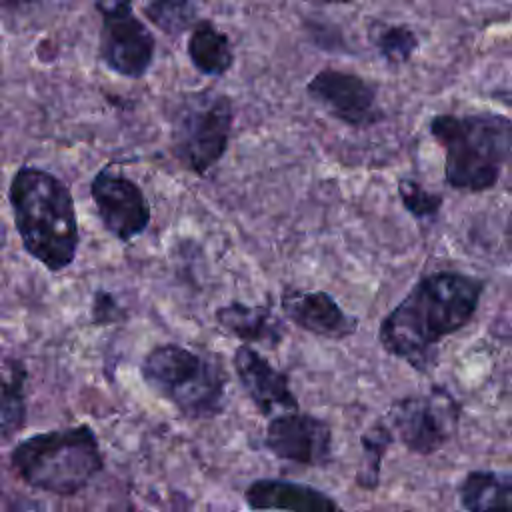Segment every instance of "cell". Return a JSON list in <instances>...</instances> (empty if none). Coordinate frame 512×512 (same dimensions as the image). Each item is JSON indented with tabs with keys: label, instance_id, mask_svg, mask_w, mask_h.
<instances>
[{
	"label": "cell",
	"instance_id": "cell-18",
	"mask_svg": "<svg viewBox=\"0 0 512 512\" xmlns=\"http://www.w3.org/2000/svg\"><path fill=\"white\" fill-rule=\"evenodd\" d=\"M188 58L204 76H224L234 64L230 40L210 22H198L188 38Z\"/></svg>",
	"mask_w": 512,
	"mask_h": 512
},
{
	"label": "cell",
	"instance_id": "cell-23",
	"mask_svg": "<svg viewBox=\"0 0 512 512\" xmlns=\"http://www.w3.org/2000/svg\"><path fill=\"white\" fill-rule=\"evenodd\" d=\"M90 314H92L94 324H110V322H116L124 312L112 292L96 290L92 296Z\"/></svg>",
	"mask_w": 512,
	"mask_h": 512
},
{
	"label": "cell",
	"instance_id": "cell-10",
	"mask_svg": "<svg viewBox=\"0 0 512 512\" xmlns=\"http://www.w3.org/2000/svg\"><path fill=\"white\" fill-rule=\"evenodd\" d=\"M90 194L98 218L108 234L120 242H132L150 224L152 210L142 188L116 168H100L92 182Z\"/></svg>",
	"mask_w": 512,
	"mask_h": 512
},
{
	"label": "cell",
	"instance_id": "cell-16",
	"mask_svg": "<svg viewBox=\"0 0 512 512\" xmlns=\"http://www.w3.org/2000/svg\"><path fill=\"white\" fill-rule=\"evenodd\" d=\"M458 504L468 512L512 510V472L476 468L468 470L456 488Z\"/></svg>",
	"mask_w": 512,
	"mask_h": 512
},
{
	"label": "cell",
	"instance_id": "cell-13",
	"mask_svg": "<svg viewBox=\"0 0 512 512\" xmlns=\"http://www.w3.org/2000/svg\"><path fill=\"white\" fill-rule=\"evenodd\" d=\"M100 56L106 66L126 78H140L154 58V36L130 12L104 16Z\"/></svg>",
	"mask_w": 512,
	"mask_h": 512
},
{
	"label": "cell",
	"instance_id": "cell-17",
	"mask_svg": "<svg viewBox=\"0 0 512 512\" xmlns=\"http://www.w3.org/2000/svg\"><path fill=\"white\" fill-rule=\"evenodd\" d=\"M26 364L0 350V436L10 438L26 424Z\"/></svg>",
	"mask_w": 512,
	"mask_h": 512
},
{
	"label": "cell",
	"instance_id": "cell-26",
	"mask_svg": "<svg viewBox=\"0 0 512 512\" xmlns=\"http://www.w3.org/2000/svg\"><path fill=\"white\" fill-rule=\"evenodd\" d=\"M16 2H24V0H0V4H16Z\"/></svg>",
	"mask_w": 512,
	"mask_h": 512
},
{
	"label": "cell",
	"instance_id": "cell-25",
	"mask_svg": "<svg viewBox=\"0 0 512 512\" xmlns=\"http://www.w3.org/2000/svg\"><path fill=\"white\" fill-rule=\"evenodd\" d=\"M306 2H312V4H348L352 0H306Z\"/></svg>",
	"mask_w": 512,
	"mask_h": 512
},
{
	"label": "cell",
	"instance_id": "cell-21",
	"mask_svg": "<svg viewBox=\"0 0 512 512\" xmlns=\"http://www.w3.org/2000/svg\"><path fill=\"white\" fill-rule=\"evenodd\" d=\"M396 190H398V198H400L404 210L414 220L434 218L444 204V196L440 192H434V190L426 188L422 182L408 178V176L398 180Z\"/></svg>",
	"mask_w": 512,
	"mask_h": 512
},
{
	"label": "cell",
	"instance_id": "cell-11",
	"mask_svg": "<svg viewBox=\"0 0 512 512\" xmlns=\"http://www.w3.org/2000/svg\"><path fill=\"white\" fill-rule=\"evenodd\" d=\"M280 310L282 316L302 332L326 340L350 338L360 324V320L354 314H348L326 290L284 286L280 294Z\"/></svg>",
	"mask_w": 512,
	"mask_h": 512
},
{
	"label": "cell",
	"instance_id": "cell-4",
	"mask_svg": "<svg viewBox=\"0 0 512 512\" xmlns=\"http://www.w3.org/2000/svg\"><path fill=\"white\" fill-rule=\"evenodd\" d=\"M10 464L24 484L56 496H74L104 468L98 438L86 424L40 432L20 440Z\"/></svg>",
	"mask_w": 512,
	"mask_h": 512
},
{
	"label": "cell",
	"instance_id": "cell-3",
	"mask_svg": "<svg viewBox=\"0 0 512 512\" xmlns=\"http://www.w3.org/2000/svg\"><path fill=\"white\" fill-rule=\"evenodd\" d=\"M430 136L444 152V182L462 192H488L512 168V118L496 112L436 114Z\"/></svg>",
	"mask_w": 512,
	"mask_h": 512
},
{
	"label": "cell",
	"instance_id": "cell-19",
	"mask_svg": "<svg viewBox=\"0 0 512 512\" xmlns=\"http://www.w3.org/2000/svg\"><path fill=\"white\" fill-rule=\"evenodd\" d=\"M394 436L390 426L386 424L384 416L374 420L360 436V446H362V460L356 472V486L362 490H376L380 486V472H382V462L388 452V448L394 444Z\"/></svg>",
	"mask_w": 512,
	"mask_h": 512
},
{
	"label": "cell",
	"instance_id": "cell-24",
	"mask_svg": "<svg viewBox=\"0 0 512 512\" xmlns=\"http://www.w3.org/2000/svg\"><path fill=\"white\" fill-rule=\"evenodd\" d=\"M94 4L102 12V16H116L130 12L132 0H94Z\"/></svg>",
	"mask_w": 512,
	"mask_h": 512
},
{
	"label": "cell",
	"instance_id": "cell-2",
	"mask_svg": "<svg viewBox=\"0 0 512 512\" xmlns=\"http://www.w3.org/2000/svg\"><path fill=\"white\" fill-rule=\"evenodd\" d=\"M8 198L24 250L52 272L66 270L80 244L70 188L44 168L20 166L10 180Z\"/></svg>",
	"mask_w": 512,
	"mask_h": 512
},
{
	"label": "cell",
	"instance_id": "cell-5",
	"mask_svg": "<svg viewBox=\"0 0 512 512\" xmlns=\"http://www.w3.org/2000/svg\"><path fill=\"white\" fill-rule=\"evenodd\" d=\"M142 380L176 412L190 420H210L224 412L228 372L198 350L182 344H158L142 360Z\"/></svg>",
	"mask_w": 512,
	"mask_h": 512
},
{
	"label": "cell",
	"instance_id": "cell-9",
	"mask_svg": "<svg viewBox=\"0 0 512 512\" xmlns=\"http://www.w3.org/2000/svg\"><path fill=\"white\" fill-rule=\"evenodd\" d=\"M306 94L326 114L350 128H370L386 116L378 104L376 86L352 72L324 68L308 80Z\"/></svg>",
	"mask_w": 512,
	"mask_h": 512
},
{
	"label": "cell",
	"instance_id": "cell-22",
	"mask_svg": "<svg viewBox=\"0 0 512 512\" xmlns=\"http://www.w3.org/2000/svg\"><path fill=\"white\" fill-rule=\"evenodd\" d=\"M146 16L166 34L178 36L192 26L196 10L192 0H150Z\"/></svg>",
	"mask_w": 512,
	"mask_h": 512
},
{
	"label": "cell",
	"instance_id": "cell-20",
	"mask_svg": "<svg viewBox=\"0 0 512 512\" xmlns=\"http://www.w3.org/2000/svg\"><path fill=\"white\" fill-rule=\"evenodd\" d=\"M372 44L388 64L400 66L418 50V36L404 24H378L372 32Z\"/></svg>",
	"mask_w": 512,
	"mask_h": 512
},
{
	"label": "cell",
	"instance_id": "cell-7",
	"mask_svg": "<svg viewBox=\"0 0 512 512\" xmlns=\"http://www.w3.org/2000/svg\"><path fill=\"white\" fill-rule=\"evenodd\" d=\"M384 420L408 452L432 456L458 432L460 402L444 386H432L428 392L394 400Z\"/></svg>",
	"mask_w": 512,
	"mask_h": 512
},
{
	"label": "cell",
	"instance_id": "cell-14",
	"mask_svg": "<svg viewBox=\"0 0 512 512\" xmlns=\"http://www.w3.org/2000/svg\"><path fill=\"white\" fill-rule=\"evenodd\" d=\"M244 502L252 510H292V512H336L340 504L328 492L286 480L256 478L244 488Z\"/></svg>",
	"mask_w": 512,
	"mask_h": 512
},
{
	"label": "cell",
	"instance_id": "cell-1",
	"mask_svg": "<svg viewBox=\"0 0 512 512\" xmlns=\"http://www.w3.org/2000/svg\"><path fill=\"white\" fill-rule=\"evenodd\" d=\"M486 282L458 270H436L420 276L390 308L378 326L386 354L420 374L438 362L440 344L466 328L478 312Z\"/></svg>",
	"mask_w": 512,
	"mask_h": 512
},
{
	"label": "cell",
	"instance_id": "cell-15",
	"mask_svg": "<svg viewBox=\"0 0 512 512\" xmlns=\"http://www.w3.org/2000/svg\"><path fill=\"white\" fill-rule=\"evenodd\" d=\"M214 320L226 334L246 344L276 348L286 336L284 318L278 316L268 304H246L232 300L216 308Z\"/></svg>",
	"mask_w": 512,
	"mask_h": 512
},
{
	"label": "cell",
	"instance_id": "cell-12",
	"mask_svg": "<svg viewBox=\"0 0 512 512\" xmlns=\"http://www.w3.org/2000/svg\"><path fill=\"white\" fill-rule=\"evenodd\" d=\"M234 374L254 404V408L270 418L284 410L298 408V398L290 388L288 374L276 368L252 344L242 342L232 356Z\"/></svg>",
	"mask_w": 512,
	"mask_h": 512
},
{
	"label": "cell",
	"instance_id": "cell-8",
	"mask_svg": "<svg viewBox=\"0 0 512 512\" xmlns=\"http://www.w3.org/2000/svg\"><path fill=\"white\" fill-rule=\"evenodd\" d=\"M262 444L276 460L304 468H326L334 458L330 424L300 408L270 416Z\"/></svg>",
	"mask_w": 512,
	"mask_h": 512
},
{
	"label": "cell",
	"instance_id": "cell-6",
	"mask_svg": "<svg viewBox=\"0 0 512 512\" xmlns=\"http://www.w3.org/2000/svg\"><path fill=\"white\" fill-rule=\"evenodd\" d=\"M232 124L234 108L226 94L216 90L184 94L172 112V154L188 172L206 176L226 154Z\"/></svg>",
	"mask_w": 512,
	"mask_h": 512
}]
</instances>
